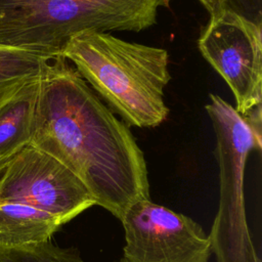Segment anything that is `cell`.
I'll list each match as a JSON object with an SVG mask.
<instances>
[{
	"label": "cell",
	"instance_id": "1",
	"mask_svg": "<svg viewBox=\"0 0 262 262\" xmlns=\"http://www.w3.org/2000/svg\"><path fill=\"white\" fill-rule=\"evenodd\" d=\"M30 144L64 165L119 219L149 199L145 159L130 129L62 56L41 77Z\"/></svg>",
	"mask_w": 262,
	"mask_h": 262
},
{
	"label": "cell",
	"instance_id": "2",
	"mask_svg": "<svg viewBox=\"0 0 262 262\" xmlns=\"http://www.w3.org/2000/svg\"><path fill=\"white\" fill-rule=\"evenodd\" d=\"M60 55L127 126L156 127L166 120L164 90L171 79L166 49L86 30L71 37Z\"/></svg>",
	"mask_w": 262,
	"mask_h": 262
},
{
	"label": "cell",
	"instance_id": "3",
	"mask_svg": "<svg viewBox=\"0 0 262 262\" xmlns=\"http://www.w3.org/2000/svg\"><path fill=\"white\" fill-rule=\"evenodd\" d=\"M171 0H0V47L46 57L86 30L140 32Z\"/></svg>",
	"mask_w": 262,
	"mask_h": 262
},
{
	"label": "cell",
	"instance_id": "4",
	"mask_svg": "<svg viewBox=\"0 0 262 262\" xmlns=\"http://www.w3.org/2000/svg\"><path fill=\"white\" fill-rule=\"evenodd\" d=\"M262 26L225 9L202 29L198 47L225 80L245 117L262 108Z\"/></svg>",
	"mask_w": 262,
	"mask_h": 262
},
{
	"label": "cell",
	"instance_id": "5",
	"mask_svg": "<svg viewBox=\"0 0 262 262\" xmlns=\"http://www.w3.org/2000/svg\"><path fill=\"white\" fill-rule=\"evenodd\" d=\"M120 220L127 262H209L211 237L188 216L142 199L132 203Z\"/></svg>",
	"mask_w": 262,
	"mask_h": 262
},
{
	"label": "cell",
	"instance_id": "6",
	"mask_svg": "<svg viewBox=\"0 0 262 262\" xmlns=\"http://www.w3.org/2000/svg\"><path fill=\"white\" fill-rule=\"evenodd\" d=\"M0 200L44 211L63 224L95 205L82 181L53 157L29 144L0 173Z\"/></svg>",
	"mask_w": 262,
	"mask_h": 262
},
{
	"label": "cell",
	"instance_id": "7",
	"mask_svg": "<svg viewBox=\"0 0 262 262\" xmlns=\"http://www.w3.org/2000/svg\"><path fill=\"white\" fill-rule=\"evenodd\" d=\"M63 223L32 206L0 200V247L13 248L51 239Z\"/></svg>",
	"mask_w": 262,
	"mask_h": 262
},
{
	"label": "cell",
	"instance_id": "8",
	"mask_svg": "<svg viewBox=\"0 0 262 262\" xmlns=\"http://www.w3.org/2000/svg\"><path fill=\"white\" fill-rule=\"evenodd\" d=\"M41 77L26 85L0 107L2 162H8L31 143Z\"/></svg>",
	"mask_w": 262,
	"mask_h": 262
},
{
	"label": "cell",
	"instance_id": "9",
	"mask_svg": "<svg viewBox=\"0 0 262 262\" xmlns=\"http://www.w3.org/2000/svg\"><path fill=\"white\" fill-rule=\"evenodd\" d=\"M51 59L53 58L0 47V107L26 85L39 79Z\"/></svg>",
	"mask_w": 262,
	"mask_h": 262
},
{
	"label": "cell",
	"instance_id": "10",
	"mask_svg": "<svg viewBox=\"0 0 262 262\" xmlns=\"http://www.w3.org/2000/svg\"><path fill=\"white\" fill-rule=\"evenodd\" d=\"M0 262H84V260L77 248H61L48 239L21 247H0Z\"/></svg>",
	"mask_w": 262,
	"mask_h": 262
},
{
	"label": "cell",
	"instance_id": "11",
	"mask_svg": "<svg viewBox=\"0 0 262 262\" xmlns=\"http://www.w3.org/2000/svg\"><path fill=\"white\" fill-rule=\"evenodd\" d=\"M225 9L262 26V0H223Z\"/></svg>",
	"mask_w": 262,
	"mask_h": 262
},
{
	"label": "cell",
	"instance_id": "12",
	"mask_svg": "<svg viewBox=\"0 0 262 262\" xmlns=\"http://www.w3.org/2000/svg\"><path fill=\"white\" fill-rule=\"evenodd\" d=\"M200 2L209 12L210 18L217 17L225 10L223 0H200Z\"/></svg>",
	"mask_w": 262,
	"mask_h": 262
},
{
	"label": "cell",
	"instance_id": "13",
	"mask_svg": "<svg viewBox=\"0 0 262 262\" xmlns=\"http://www.w3.org/2000/svg\"><path fill=\"white\" fill-rule=\"evenodd\" d=\"M7 163H8V162H2V161H0V173H1V171L4 169V167L6 166Z\"/></svg>",
	"mask_w": 262,
	"mask_h": 262
},
{
	"label": "cell",
	"instance_id": "14",
	"mask_svg": "<svg viewBox=\"0 0 262 262\" xmlns=\"http://www.w3.org/2000/svg\"><path fill=\"white\" fill-rule=\"evenodd\" d=\"M113 262H127V261H126V259H125L124 257H122V258H120V259H118V260H115V261H113Z\"/></svg>",
	"mask_w": 262,
	"mask_h": 262
}]
</instances>
